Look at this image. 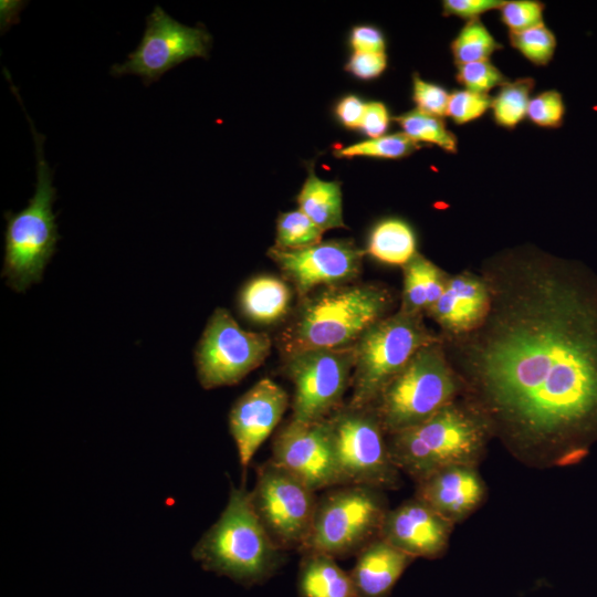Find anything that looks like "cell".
Masks as SVG:
<instances>
[{"label":"cell","mask_w":597,"mask_h":597,"mask_svg":"<svg viewBox=\"0 0 597 597\" xmlns=\"http://www.w3.org/2000/svg\"><path fill=\"white\" fill-rule=\"evenodd\" d=\"M395 119L400 125L402 133L415 143L434 144L446 151L457 153V137L447 128L441 117L416 108Z\"/></svg>","instance_id":"d4e9b609"},{"label":"cell","mask_w":597,"mask_h":597,"mask_svg":"<svg viewBox=\"0 0 597 597\" xmlns=\"http://www.w3.org/2000/svg\"><path fill=\"white\" fill-rule=\"evenodd\" d=\"M350 45L355 52L385 53V39L381 32L369 25H358L350 34Z\"/></svg>","instance_id":"ab89813d"},{"label":"cell","mask_w":597,"mask_h":597,"mask_svg":"<svg viewBox=\"0 0 597 597\" xmlns=\"http://www.w3.org/2000/svg\"><path fill=\"white\" fill-rule=\"evenodd\" d=\"M315 491L271 460L258 470L250 501L272 541L282 549L301 551L316 506Z\"/></svg>","instance_id":"7c38bea8"},{"label":"cell","mask_w":597,"mask_h":597,"mask_svg":"<svg viewBox=\"0 0 597 597\" xmlns=\"http://www.w3.org/2000/svg\"><path fill=\"white\" fill-rule=\"evenodd\" d=\"M491 438L485 418L460 397L426 421L387 436V442L398 470L419 482L448 467H476Z\"/></svg>","instance_id":"3957f363"},{"label":"cell","mask_w":597,"mask_h":597,"mask_svg":"<svg viewBox=\"0 0 597 597\" xmlns=\"http://www.w3.org/2000/svg\"><path fill=\"white\" fill-rule=\"evenodd\" d=\"M354 362V346L310 349L284 357V373L294 386L291 419L322 421L341 408L350 387Z\"/></svg>","instance_id":"8fae6325"},{"label":"cell","mask_w":597,"mask_h":597,"mask_svg":"<svg viewBox=\"0 0 597 597\" xmlns=\"http://www.w3.org/2000/svg\"><path fill=\"white\" fill-rule=\"evenodd\" d=\"M489 94H480L468 90H458L450 94L447 115L455 124H465L481 117L491 108Z\"/></svg>","instance_id":"836d02e7"},{"label":"cell","mask_w":597,"mask_h":597,"mask_svg":"<svg viewBox=\"0 0 597 597\" xmlns=\"http://www.w3.org/2000/svg\"><path fill=\"white\" fill-rule=\"evenodd\" d=\"M462 392L461 379L440 341L419 349L367 408L389 436L426 421Z\"/></svg>","instance_id":"5b68a950"},{"label":"cell","mask_w":597,"mask_h":597,"mask_svg":"<svg viewBox=\"0 0 597 597\" xmlns=\"http://www.w3.org/2000/svg\"><path fill=\"white\" fill-rule=\"evenodd\" d=\"M296 200L298 209L323 231L345 228L338 181L323 180L310 170Z\"/></svg>","instance_id":"603a6c76"},{"label":"cell","mask_w":597,"mask_h":597,"mask_svg":"<svg viewBox=\"0 0 597 597\" xmlns=\"http://www.w3.org/2000/svg\"><path fill=\"white\" fill-rule=\"evenodd\" d=\"M365 251L350 239L328 240L300 250L275 245L268 256L279 266L300 300L316 287L349 284L359 275Z\"/></svg>","instance_id":"5bb4252c"},{"label":"cell","mask_w":597,"mask_h":597,"mask_svg":"<svg viewBox=\"0 0 597 597\" xmlns=\"http://www.w3.org/2000/svg\"><path fill=\"white\" fill-rule=\"evenodd\" d=\"M490 306L488 286L480 275L469 270L450 274L440 298L426 313L438 326L442 338L465 335L485 318Z\"/></svg>","instance_id":"ac0fdd59"},{"label":"cell","mask_w":597,"mask_h":597,"mask_svg":"<svg viewBox=\"0 0 597 597\" xmlns=\"http://www.w3.org/2000/svg\"><path fill=\"white\" fill-rule=\"evenodd\" d=\"M565 111L561 93L549 90L531 98L526 116L541 127L557 128L563 124Z\"/></svg>","instance_id":"d6a6232c"},{"label":"cell","mask_w":597,"mask_h":597,"mask_svg":"<svg viewBox=\"0 0 597 597\" xmlns=\"http://www.w3.org/2000/svg\"><path fill=\"white\" fill-rule=\"evenodd\" d=\"M269 335L243 329L226 308L213 311L195 349V366L205 389L232 386L264 363Z\"/></svg>","instance_id":"30bf717a"},{"label":"cell","mask_w":597,"mask_h":597,"mask_svg":"<svg viewBox=\"0 0 597 597\" xmlns=\"http://www.w3.org/2000/svg\"><path fill=\"white\" fill-rule=\"evenodd\" d=\"M504 0H444L442 2L444 15H457L462 19H479L486 11L500 9Z\"/></svg>","instance_id":"74e56055"},{"label":"cell","mask_w":597,"mask_h":597,"mask_svg":"<svg viewBox=\"0 0 597 597\" xmlns=\"http://www.w3.org/2000/svg\"><path fill=\"white\" fill-rule=\"evenodd\" d=\"M427 258L419 252L402 269V291L399 311L425 315L427 312L428 285L426 279Z\"/></svg>","instance_id":"f1b7e54d"},{"label":"cell","mask_w":597,"mask_h":597,"mask_svg":"<svg viewBox=\"0 0 597 597\" xmlns=\"http://www.w3.org/2000/svg\"><path fill=\"white\" fill-rule=\"evenodd\" d=\"M323 230L300 209L280 213L276 220L275 247L300 250L322 242Z\"/></svg>","instance_id":"83f0119b"},{"label":"cell","mask_w":597,"mask_h":597,"mask_svg":"<svg viewBox=\"0 0 597 597\" xmlns=\"http://www.w3.org/2000/svg\"><path fill=\"white\" fill-rule=\"evenodd\" d=\"M423 318L425 315L398 310L373 325L355 343L348 406L369 407L419 349L442 341L441 334L428 327Z\"/></svg>","instance_id":"52a82bcc"},{"label":"cell","mask_w":597,"mask_h":597,"mask_svg":"<svg viewBox=\"0 0 597 597\" xmlns=\"http://www.w3.org/2000/svg\"><path fill=\"white\" fill-rule=\"evenodd\" d=\"M413 559L379 536L356 554L349 573L360 597H389Z\"/></svg>","instance_id":"ffe728a7"},{"label":"cell","mask_w":597,"mask_h":597,"mask_svg":"<svg viewBox=\"0 0 597 597\" xmlns=\"http://www.w3.org/2000/svg\"><path fill=\"white\" fill-rule=\"evenodd\" d=\"M395 298L375 283H349L322 287L301 298L279 337L283 357L295 353L345 348L376 323L390 315Z\"/></svg>","instance_id":"7a4b0ae2"},{"label":"cell","mask_w":597,"mask_h":597,"mask_svg":"<svg viewBox=\"0 0 597 597\" xmlns=\"http://www.w3.org/2000/svg\"><path fill=\"white\" fill-rule=\"evenodd\" d=\"M366 103L355 95L344 97L336 106V114L344 126L360 127Z\"/></svg>","instance_id":"60d3db41"},{"label":"cell","mask_w":597,"mask_h":597,"mask_svg":"<svg viewBox=\"0 0 597 597\" xmlns=\"http://www.w3.org/2000/svg\"><path fill=\"white\" fill-rule=\"evenodd\" d=\"M452 527L415 496L387 511L379 536L413 558H436L447 549Z\"/></svg>","instance_id":"e0dca14e"},{"label":"cell","mask_w":597,"mask_h":597,"mask_svg":"<svg viewBox=\"0 0 597 597\" xmlns=\"http://www.w3.org/2000/svg\"><path fill=\"white\" fill-rule=\"evenodd\" d=\"M511 45L536 65H546L556 49L554 33L542 22L519 32H510Z\"/></svg>","instance_id":"4dcf8cb0"},{"label":"cell","mask_w":597,"mask_h":597,"mask_svg":"<svg viewBox=\"0 0 597 597\" xmlns=\"http://www.w3.org/2000/svg\"><path fill=\"white\" fill-rule=\"evenodd\" d=\"M365 253L381 263L402 268L418 253L416 234L401 219H384L370 231Z\"/></svg>","instance_id":"cb8c5ba5"},{"label":"cell","mask_w":597,"mask_h":597,"mask_svg":"<svg viewBox=\"0 0 597 597\" xmlns=\"http://www.w3.org/2000/svg\"><path fill=\"white\" fill-rule=\"evenodd\" d=\"M479 273L485 318L442 338L461 397L520 460L580 462L597 443V272L521 245L489 256Z\"/></svg>","instance_id":"6da1fadb"},{"label":"cell","mask_w":597,"mask_h":597,"mask_svg":"<svg viewBox=\"0 0 597 597\" xmlns=\"http://www.w3.org/2000/svg\"><path fill=\"white\" fill-rule=\"evenodd\" d=\"M287 406L286 391L270 378L260 379L233 404L229 430L244 471L281 421Z\"/></svg>","instance_id":"2e32d148"},{"label":"cell","mask_w":597,"mask_h":597,"mask_svg":"<svg viewBox=\"0 0 597 597\" xmlns=\"http://www.w3.org/2000/svg\"><path fill=\"white\" fill-rule=\"evenodd\" d=\"M211 35L200 27L185 25L156 6L146 18V29L138 46L123 64H114V76L135 74L145 85L192 57H207Z\"/></svg>","instance_id":"4fadbf2b"},{"label":"cell","mask_w":597,"mask_h":597,"mask_svg":"<svg viewBox=\"0 0 597 597\" xmlns=\"http://www.w3.org/2000/svg\"><path fill=\"white\" fill-rule=\"evenodd\" d=\"M387 65L385 53L354 52L346 70L362 80H370L380 75Z\"/></svg>","instance_id":"8d00e7d4"},{"label":"cell","mask_w":597,"mask_h":597,"mask_svg":"<svg viewBox=\"0 0 597 597\" xmlns=\"http://www.w3.org/2000/svg\"><path fill=\"white\" fill-rule=\"evenodd\" d=\"M533 87L534 81L530 77L506 82L501 86L491 103L493 117L498 125L514 128L524 119Z\"/></svg>","instance_id":"484cf974"},{"label":"cell","mask_w":597,"mask_h":597,"mask_svg":"<svg viewBox=\"0 0 597 597\" xmlns=\"http://www.w3.org/2000/svg\"><path fill=\"white\" fill-rule=\"evenodd\" d=\"M271 461L315 492L342 485L326 420L290 419L273 440Z\"/></svg>","instance_id":"9a60e30c"},{"label":"cell","mask_w":597,"mask_h":597,"mask_svg":"<svg viewBox=\"0 0 597 597\" xmlns=\"http://www.w3.org/2000/svg\"><path fill=\"white\" fill-rule=\"evenodd\" d=\"M27 117L29 118L28 115ZM29 122L35 145V191L24 209L6 213L2 276L17 292H22L41 281L44 268L54 254L59 240L55 214L52 210L56 189L52 185V171L43 155L44 137L35 130L30 118Z\"/></svg>","instance_id":"8992f818"},{"label":"cell","mask_w":597,"mask_h":597,"mask_svg":"<svg viewBox=\"0 0 597 597\" xmlns=\"http://www.w3.org/2000/svg\"><path fill=\"white\" fill-rule=\"evenodd\" d=\"M383 491L363 485H341L317 500L308 538L301 553L333 558L357 554L379 537L387 513Z\"/></svg>","instance_id":"ba28073f"},{"label":"cell","mask_w":597,"mask_h":597,"mask_svg":"<svg viewBox=\"0 0 597 597\" xmlns=\"http://www.w3.org/2000/svg\"><path fill=\"white\" fill-rule=\"evenodd\" d=\"M510 32H519L543 22L544 4L536 0H512L499 9Z\"/></svg>","instance_id":"e575fe53"},{"label":"cell","mask_w":597,"mask_h":597,"mask_svg":"<svg viewBox=\"0 0 597 597\" xmlns=\"http://www.w3.org/2000/svg\"><path fill=\"white\" fill-rule=\"evenodd\" d=\"M297 574L300 597H360L349 572L332 556L302 553Z\"/></svg>","instance_id":"7402d4cb"},{"label":"cell","mask_w":597,"mask_h":597,"mask_svg":"<svg viewBox=\"0 0 597 597\" xmlns=\"http://www.w3.org/2000/svg\"><path fill=\"white\" fill-rule=\"evenodd\" d=\"M418 146L404 133H397L348 145L334 151V155L344 158L356 156L400 158L413 153Z\"/></svg>","instance_id":"f546056e"},{"label":"cell","mask_w":597,"mask_h":597,"mask_svg":"<svg viewBox=\"0 0 597 597\" xmlns=\"http://www.w3.org/2000/svg\"><path fill=\"white\" fill-rule=\"evenodd\" d=\"M342 485H363L380 491L400 485L379 420L370 408L343 405L325 419Z\"/></svg>","instance_id":"9c48e42d"},{"label":"cell","mask_w":597,"mask_h":597,"mask_svg":"<svg viewBox=\"0 0 597 597\" xmlns=\"http://www.w3.org/2000/svg\"><path fill=\"white\" fill-rule=\"evenodd\" d=\"M502 45L489 32L480 19L469 20L451 43L457 66L486 61Z\"/></svg>","instance_id":"4316f807"},{"label":"cell","mask_w":597,"mask_h":597,"mask_svg":"<svg viewBox=\"0 0 597 597\" xmlns=\"http://www.w3.org/2000/svg\"><path fill=\"white\" fill-rule=\"evenodd\" d=\"M457 81L463 85L464 90L480 94H489L494 87L509 82L489 60L459 65Z\"/></svg>","instance_id":"1f68e13d"},{"label":"cell","mask_w":597,"mask_h":597,"mask_svg":"<svg viewBox=\"0 0 597 597\" xmlns=\"http://www.w3.org/2000/svg\"><path fill=\"white\" fill-rule=\"evenodd\" d=\"M389 113L380 102L366 104L360 128L370 138L384 136L389 125Z\"/></svg>","instance_id":"f35d334b"},{"label":"cell","mask_w":597,"mask_h":597,"mask_svg":"<svg viewBox=\"0 0 597 597\" xmlns=\"http://www.w3.org/2000/svg\"><path fill=\"white\" fill-rule=\"evenodd\" d=\"M283 552L260 522L250 494L232 488L220 517L198 541L192 556L203 569L252 586L277 572Z\"/></svg>","instance_id":"277c9868"},{"label":"cell","mask_w":597,"mask_h":597,"mask_svg":"<svg viewBox=\"0 0 597 597\" xmlns=\"http://www.w3.org/2000/svg\"><path fill=\"white\" fill-rule=\"evenodd\" d=\"M292 286L274 275H256L239 291L238 307L250 322L271 325L282 321L291 310Z\"/></svg>","instance_id":"44dd1931"},{"label":"cell","mask_w":597,"mask_h":597,"mask_svg":"<svg viewBox=\"0 0 597 597\" xmlns=\"http://www.w3.org/2000/svg\"><path fill=\"white\" fill-rule=\"evenodd\" d=\"M450 94L440 85L427 82L413 74L412 98L421 112L442 117L447 115Z\"/></svg>","instance_id":"d590c367"},{"label":"cell","mask_w":597,"mask_h":597,"mask_svg":"<svg viewBox=\"0 0 597 597\" xmlns=\"http://www.w3.org/2000/svg\"><path fill=\"white\" fill-rule=\"evenodd\" d=\"M473 465H452L417 482L416 498L452 524L473 513L483 502L485 484Z\"/></svg>","instance_id":"d6986e66"}]
</instances>
